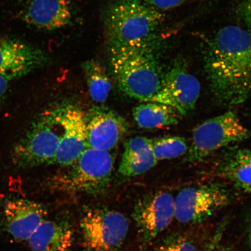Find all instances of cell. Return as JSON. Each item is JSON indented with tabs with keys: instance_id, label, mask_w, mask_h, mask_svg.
Returning <instances> with one entry per match:
<instances>
[{
	"instance_id": "1",
	"label": "cell",
	"mask_w": 251,
	"mask_h": 251,
	"mask_svg": "<svg viewBox=\"0 0 251 251\" xmlns=\"http://www.w3.org/2000/svg\"><path fill=\"white\" fill-rule=\"evenodd\" d=\"M205 68L218 102L230 106L246 101L251 93V29H220L206 47Z\"/></svg>"
},
{
	"instance_id": "2",
	"label": "cell",
	"mask_w": 251,
	"mask_h": 251,
	"mask_svg": "<svg viewBox=\"0 0 251 251\" xmlns=\"http://www.w3.org/2000/svg\"><path fill=\"white\" fill-rule=\"evenodd\" d=\"M152 39L130 45L108 46L118 86L130 98L148 102L161 88L164 75Z\"/></svg>"
},
{
	"instance_id": "3",
	"label": "cell",
	"mask_w": 251,
	"mask_h": 251,
	"mask_svg": "<svg viewBox=\"0 0 251 251\" xmlns=\"http://www.w3.org/2000/svg\"><path fill=\"white\" fill-rule=\"evenodd\" d=\"M164 18L161 12L140 0H117L105 15L108 46L130 45L151 39Z\"/></svg>"
},
{
	"instance_id": "4",
	"label": "cell",
	"mask_w": 251,
	"mask_h": 251,
	"mask_svg": "<svg viewBox=\"0 0 251 251\" xmlns=\"http://www.w3.org/2000/svg\"><path fill=\"white\" fill-rule=\"evenodd\" d=\"M114 162L111 151L87 148L73 163L50 178V186L62 192L98 195L109 186Z\"/></svg>"
},
{
	"instance_id": "5",
	"label": "cell",
	"mask_w": 251,
	"mask_h": 251,
	"mask_svg": "<svg viewBox=\"0 0 251 251\" xmlns=\"http://www.w3.org/2000/svg\"><path fill=\"white\" fill-rule=\"evenodd\" d=\"M62 133L60 107L47 110L15 144L12 154L14 164L23 168L51 164Z\"/></svg>"
},
{
	"instance_id": "6",
	"label": "cell",
	"mask_w": 251,
	"mask_h": 251,
	"mask_svg": "<svg viewBox=\"0 0 251 251\" xmlns=\"http://www.w3.org/2000/svg\"><path fill=\"white\" fill-rule=\"evenodd\" d=\"M250 136L249 130L233 111L209 119L194 130L187 161H202L223 147L247 140Z\"/></svg>"
},
{
	"instance_id": "7",
	"label": "cell",
	"mask_w": 251,
	"mask_h": 251,
	"mask_svg": "<svg viewBox=\"0 0 251 251\" xmlns=\"http://www.w3.org/2000/svg\"><path fill=\"white\" fill-rule=\"evenodd\" d=\"M80 226L86 251H120L128 233V222L115 210L92 207L84 211Z\"/></svg>"
},
{
	"instance_id": "8",
	"label": "cell",
	"mask_w": 251,
	"mask_h": 251,
	"mask_svg": "<svg viewBox=\"0 0 251 251\" xmlns=\"http://www.w3.org/2000/svg\"><path fill=\"white\" fill-rule=\"evenodd\" d=\"M200 92L199 81L185 63L177 61L164 74L161 88L149 101L170 106L183 117L194 109Z\"/></svg>"
},
{
	"instance_id": "9",
	"label": "cell",
	"mask_w": 251,
	"mask_h": 251,
	"mask_svg": "<svg viewBox=\"0 0 251 251\" xmlns=\"http://www.w3.org/2000/svg\"><path fill=\"white\" fill-rule=\"evenodd\" d=\"M133 217L141 242L149 244L165 230L175 218V199L166 192L144 197L135 204Z\"/></svg>"
},
{
	"instance_id": "10",
	"label": "cell",
	"mask_w": 251,
	"mask_h": 251,
	"mask_svg": "<svg viewBox=\"0 0 251 251\" xmlns=\"http://www.w3.org/2000/svg\"><path fill=\"white\" fill-rule=\"evenodd\" d=\"M228 196L215 187H188L175 199V218L182 224H197L227 205Z\"/></svg>"
},
{
	"instance_id": "11",
	"label": "cell",
	"mask_w": 251,
	"mask_h": 251,
	"mask_svg": "<svg viewBox=\"0 0 251 251\" xmlns=\"http://www.w3.org/2000/svg\"><path fill=\"white\" fill-rule=\"evenodd\" d=\"M85 118L88 148L111 151L127 132L125 119L106 106H93Z\"/></svg>"
},
{
	"instance_id": "12",
	"label": "cell",
	"mask_w": 251,
	"mask_h": 251,
	"mask_svg": "<svg viewBox=\"0 0 251 251\" xmlns=\"http://www.w3.org/2000/svg\"><path fill=\"white\" fill-rule=\"evenodd\" d=\"M62 137L51 164L65 167L76 160L87 148L85 114L73 105L60 106Z\"/></svg>"
},
{
	"instance_id": "13",
	"label": "cell",
	"mask_w": 251,
	"mask_h": 251,
	"mask_svg": "<svg viewBox=\"0 0 251 251\" xmlns=\"http://www.w3.org/2000/svg\"><path fill=\"white\" fill-rule=\"evenodd\" d=\"M48 58L42 50L20 40L0 39V76L12 81L45 65Z\"/></svg>"
},
{
	"instance_id": "14",
	"label": "cell",
	"mask_w": 251,
	"mask_h": 251,
	"mask_svg": "<svg viewBox=\"0 0 251 251\" xmlns=\"http://www.w3.org/2000/svg\"><path fill=\"white\" fill-rule=\"evenodd\" d=\"M47 215L46 209L42 204L25 199L9 200L3 207L5 230L18 241L29 240Z\"/></svg>"
},
{
	"instance_id": "15",
	"label": "cell",
	"mask_w": 251,
	"mask_h": 251,
	"mask_svg": "<svg viewBox=\"0 0 251 251\" xmlns=\"http://www.w3.org/2000/svg\"><path fill=\"white\" fill-rule=\"evenodd\" d=\"M72 18L73 10L69 0H29L25 12L28 23L46 30L67 26Z\"/></svg>"
},
{
	"instance_id": "16",
	"label": "cell",
	"mask_w": 251,
	"mask_h": 251,
	"mask_svg": "<svg viewBox=\"0 0 251 251\" xmlns=\"http://www.w3.org/2000/svg\"><path fill=\"white\" fill-rule=\"evenodd\" d=\"M73 229L64 220H45L27 240L32 251H70Z\"/></svg>"
},
{
	"instance_id": "17",
	"label": "cell",
	"mask_w": 251,
	"mask_h": 251,
	"mask_svg": "<svg viewBox=\"0 0 251 251\" xmlns=\"http://www.w3.org/2000/svg\"><path fill=\"white\" fill-rule=\"evenodd\" d=\"M133 109L135 122L145 129L172 126L178 124L181 116L170 106L159 102H143Z\"/></svg>"
},
{
	"instance_id": "18",
	"label": "cell",
	"mask_w": 251,
	"mask_h": 251,
	"mask_svg": "<svg viewBox=\"0 0 251 251\" xmlns=\"http://www.w3.org/2000/svg\"><path fill=\"white\" fill-rule=\"evenodd\" d=\"M83 70L91 98L97 103H103L112 89L111 80L100 62L92 59L84 62Z\"/></svg>"
},
{
	"instance_id": "19",
	"label": "cell",
	"mask_w": 251,
	"mask_h": 251,
	"mask_svg": "<svg viewBox=\"0 0 251 251\" xmlns=\"http://www.w3.org/2000/svg\"><path fill=\"white\" fill-rule=\"evenodd\" d=\"M152 150L158 161L183 155L188 150L186 140L178 136H165L152 140Z\"/></svg>"
},
{
	"instance_id": "20",
	"label": "cell",
	"mask_w": 251,
	"mask_h": 251,
	"mask_svg": "<svg viewBox=\"0 0 251 251\" xmlns=\"http://www.w3.org/2000/svg\"><path fill=\"white\" fill-rule=\"evenodd\" d=\"M226 176L244 191L251 193V165L232 158L222 168Z\"/></svg>"
},
{
	"instance_id": "21",
	"label": "cell",
	"mask_w": 251,
	"mask_h": 251,
	"mask_svg": "<svg viewBox=\"0 0 251 251\" xmlns=\"http://www.w3.org/2000/svg\"><path fill=\"white\" fill-rule=\"evenodd\" d=\"M158 162L153 152L140 158L122 159L118 172L122 177H136L151 170Z\"/></svg>"
},
{
	"instance_id": "22",
	"label": "cell",
	"mask_w": 251,
	"mask_h": 251,
	"mask_svg": "<svg viewBox=\"0 0 251 251\" xmlns=\"http://www.w3.org/2000/svg\"><path fill=\"white\" fill-rule=\"evenodd\" d=\"M152 140L145 137H135L127 141L125 144L122 159L139 158L152 152Z\"/></svg>"
},
{
	"instance_id": "23",
	"label": "cell",
	"mask_w": 251,
	"mask_h": 251,
	"mask_svg": "<svg viewBox=\"0 0 251 251\" xmlns=\"http://www.w3.org/2000/svg\"><path fill=\"white\" fill-rule=\"evenodd\" d=\"M156 251H198L196 247L186 240H176L165 243Z\"/></svg>"
},
{
	"instance_id": "24",
	"label": "cell",
	"mask_w": 251,
	"mask_h": 251,
	"mask_svg": "<svg viewBox=\"0 0 251 251\" xmlns=\"http://www.w3.org/2000/svg\"><path fill=\"white\" fill-rule=\"evenodd\" d=\"M187 0H144V2L157 10H169L179 7Z\"/></svg>"
},
{
	"instance_id": "25",
	"label": "cell",
	"mask_w": 251,
	"mask_h": 251,
	"mask_svg": "<svg viewBox=\"0 0 251 251\" xmlns=\"http://www.w3.org/2000/svg\"><path fill=\"white\" fill-rule=\"evenodd\" d=\"M241 18L251 29V0H245L240 9Z\"/></svg>"
},
{
	"instance_id": "26",
	"label": "cell",
	"mask_w": 251,
	"mask_h": 251,
	"mask_svg": "<svg viewBox=\"0 0 251 251\" xmlns=\"http://www.w3.org/2000/svg\"><path fill=\"white\" fill-rule=\"evenodd\" d=\"M11 81L7 78L0 76V105L4 101L7 95Z\"/></svg>"
},
{
	"instance_id": "27",
	"label": "cell",
	"mask_w": 251,
	"mask_h": 251,
	"mask_svg": "<svg viewBox=\"0 0 251 251\" xmlns=\"http://www.w3.org/2000/svg\"><path fill=\"white\" fill-rule=\"evenodd\" d=\"M233 158L241 162L247 163L251 165V150H241L233 156Z\"/></svg>"
},
{
	"instance_id": "28",
	"label": "cell",
	"mask_w": 251,
	"mask_h": 251,
	"mask_svg": "<svg viewBox=\"0 0 251 251\" xmlns=\"http://www.w3.org/2000/svg\"><path fill=\"white\" fill-rule=\"evenodd\" d=\"M250 244L251 246V230H250Z\"/></svg>"
},
{
	"instance_id": "29",
	"label": "cell",
	"mask_w": 251,
	"mask_h": 251,
	"mask_svg": "<svg viewBox=\"0 0 251 251\" xmlns=\"http://www.w3.org/2000/svg\"><path fill=\"white\" fill-rule=\"evenodd\" d=\"M205 251H212L211 250H210V249H209L206 250Z\"/></svg>"
},
{
	"instance_id": "30",
	"label": "cell",
	"mask_w": 251,
	"mask_h": 251,
	"mask_svg": "<svg viewBox=\"0 0 251 251\" xmlns=\"http://www.w3.org/2000/svg\"><path fill=\"white\" fill-rule=\"evenodd\" d=\"M233 1H235V0H233Z\"/></svg>"
}]
</instances>
